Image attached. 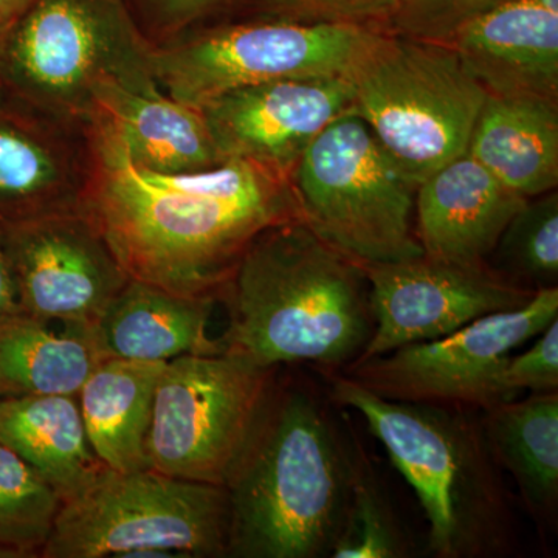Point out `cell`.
Returning <instances> with one entry per match:
<instances>
[{
	"mask_svg": "<svg viewBox=\"0 0 558 558\" xmlns=\"http://www.w3.org/2000/svg\"><path fill=\"white\" fill-rule=\"evenodd\" d=\"M344 78L352 113L414 185L464 156L487 92L447 43L374 28Z\"/></svg>",
	"mask_w": 558,
	"mask_h": 558,
	"instance_id": "5b68a950",
	"label": "cell"
},
{
	"mask_svg": "<svg viewBox=\"0 0 558 558\" xmlns=\"http://www.w3.org/2000/svg\"><path fill=\"white\" fill-rule=\"evenodd\" d=\"M447 44L488 95L558 100V13L508 0Z\"/></svg>",
	"mask_w": 558,
	"mask_h": 558,
	"instance_id": "e0dca14e",
	"label": "cell"
},
{
	"mask_svg": "<svg viewBox=\"0 0 558 558\" xmlns=\"http://www.w3.org/2000/svg\"><path fill=\"white\" fill-rule=\"evenodd\" d=\"M238 0H128L140 28L153 43L229 14Z\"/></svg>",
	"mask_w": 558,
	"mask_h": 558,
	"instance_id": "f546056e",
	"label": "cell"
},
{
	"mask_svg": "<svg viewBox=\"0 0 558 558\" xmlns=\"http://www.w3.org/2000/svg\"><path fill=\"white\" fill-rule=\"evenodd\" d=\"M153 47L128 0H33L3 33L0 86L58 116L90 121L102 84L160 94Z\"/></svg>",
	"mask_w": 558,
	"mask_h": 558,
	"instance_id": "8992f818",
	"label": "cell"
},
{
	"mask_svg": "<svg viewBox=\"0 0 558 558\" xmlns=\"http://www.w3.org/2000/svg\"><path fill=\"white\" fill-rule=\"evenodd\" d=\"M508 0H402L381 31L405 38L447 43L470 21Z\"/></svg>",
	"mask_w": 558,
	"mask_h": 558,
	"instance_id": "f1b7e54d",
	"label": "cell"
},
{
	"mask_svg": "<svg viewBox=\"0 0 558 558\" xmlns=\"http://www.w3.org/2000/svg\"><path fill=\"white\" fill-rule=\"evenodd\" d=\"M92 119L108 121L128 156L143 170L182 174L227 161L201 109L172 100L163 92L142 95L119 84H102L95 94Z\"/></svg>",
	"mask_w": 558,
	"mask_h": 558,
	"instance_id": "d6986e66",
	"label": "cell"
},
{
	"mask_svg": "<svg viewBox=\"0 0 558 558\" xmlns=\"http://www.w3.org/2000/svg\"><path fill=\"white\" fill-rule=\"evenodd\" d=\"M354 458L315 392L274 381L231 473L229 556L315 558L343 526Z\"/></svg>",
	"mask_w": 558,
	"mask_h": 558,
	"instance_id": "3957f363",
	"label": "cell"
},
{
	"mask_svg": "<svg viewBox=\"0 0 558 558\" xmlns=\"http://www.w3.org/2000/svg\"><path fill=\"white\" fill-rule=\"evenodd\" d=\"M94 165L90 121L58 116L0 86V227L84 211Z\"/></svg>",
	"mask_w": 558,
	"mask_h": 558,
	"instance_id": "5bb4252c",
	"label": "cell"
},
{
	"mask_svg": "<svg viewBox=\"0 0 558 558\" xmlns=\"http://www.w3.org/2000/svg\"><path fill=\"white\" fill-rule=\"evenodd\" d=\"M229 546L227 487L105 468L62 501L40 558L222 557Z\"/></svg>",
	"mask_w": 558,
	"mask_h": 558,
	"instance_id": "52a82bcc",
	"label": "cell"
},
{
	"mask_svg": "<svg viewBox=\"0 0 558 558\" xmlns=\"http://www.w3.org/2000/svg\"><path fill=\"white\" fill-rule=\"evenodd\" d=\"M523 196L464 154L418 183L414 227L424 255L447 263L487 264Z\"/></svg>",
	"mask_w": 558,
	"mask_h": 558,
	"instance_id": "2e32d148",
	"label": "cell"
},
{
	"mask_svg": "<svg viewBox=\"0 0 558 558\" xmlns=\"http://www.w3.org/2000/svg\"><path fill=\"white\" fill-rule=\"evenodd\" d=\"M301 219L362 264L424 255L414 227L416 189L355 113L333 120L290 175Z\"/></svg>",
	"mask_w": 558,
	"mask_h": 558,
	"instance_id": "ba28073f",
	"label": "cell"
},
{
	"mask_svg": "<svg viewBox=\"0 0 558 558\" xmlns=\"http://www.w3.org/2000/svg\"><path fill=\"white\" fill-rule=\"evenodd\" d=\"M94 178L84 213L132 279L220 299L264 230L301 218L286 175L248 160L182 174L137 167L117 131L92 119Z\"/></svg>",
	"mask_w": 558,
	"mask_h": 558,
	"instance_id": "6da1fadb",
	"label": "cell"
},
{
	"mask_svg": "<svg viewBox=\"0 0 558 558\" xmlns=\"http://www.w3.org/2000/svg\"><path fill=\"white\" fill-rule=\"evenodd\" d=\"M62 498L27 462L0 444V546L40 557Z\"/></svg>",
	"mask_w": 558,
	"mask_h": 558,
	"instance_id": "484cf974",
	"label": "cell"
},
{
	"mask_svg": "<svg viewBox=\"0 0 558 558\" xmlns=\"http://www.w3.org/2000/svg\"><path fill=\"white\" fill-rule=\"evenodd\" d=\"M108 357L94 328L57 325L21 314L0 319V398L76 396Z\"/></svg>",
	"mask_w": 558,
	"mask_h": 558,
	"instance_id": "603a6c76",
	"label": "cell"
},
{
	"mask_svg": "<svg viewBox=\"0 0 558 558\" xmlns=\"http://www.w3.org/2000/svg\"><path fill=\"white\" fill-rule=\"evenodd\" d=\"M7 27H9V24H2V22H0V43H2L3 33H5Z\"/></svg>",
	"mask_w": 558,
	"mask_h": 558,
	"instance_id": "e575fe53",
	"label": "cell"
},
{
	"mask_svg": "<svg viewBox=\"0 0 558 558\" xmlns=\"http://www.w3.org/2000/svg\"><path fill=\"white\" fill-rule=\"evenodd\" d=\"M0 444L36 470L62 501L105 469L87 439L76 396L0 398Z\"/></svg>",
	"mask_w": 558,
	"mask_h": 558,
	"instance_id": "44dd1931",
	"label": "cell"
},
{
	"mask_svg": "<svg viewBox=\"0 0 558 558\" xmlns=\"http://www.w3.org/2000/svg\"><path fill=\"white\" fill-rule=\"evenodd\" d=\"M20 296L11 269L9 252L0 229V319L21 314Z\"/></svg>",
	"mask_w": 558,
	"mask_h": 558,
	"instance_id": "1f68e13d",
	"label": "cell"
},
{
	"mask_svg": "<svg viewBox=\"0 0 558 558\" xmlns=\"http://www.w3.org/2000/svg\"><path fill=\"white\" fill-rule=\"evenodd\" d=\"M529 2L543 7V9L546 10L556 11V13H558V0H529Z\"/></svg>",
	"mask_w": 558,
	"mask_h": 558,
	"instance_id": "836d02e7",
	"label": "cell"
},
{
	"mask_svg": "<svg viewBox=\"0 0 558 558\" xmlns=\"http://www.w3.org/2000/svg\"><path fill=\"white\" fill-rule=\"evenodd\" d=\"M223 159L248 160L290 179L333 120L352 112L344 76L282 80L227 92L201 106Z\"/></svg>",
	"mask_w": 558,
	"mask_h": 558,
	"instance_id": "9a60e30c",
	"label": "cell"
},
{
	"mask_svg": "<svg viewBox=\"0 0 558 558\" xmlns=\"http://www.w3.org/2000/svg\"><path fill=\"white\" fill-rule=\"evenodd\" d=\"M558 318V289L517 310L486 315L439 339L351 363L344 376L385 399L487 411L517 399L502 381L512 352Z\"/></svg>",
	"mask_w": 558,
	"mask_h": 558,
	"instance_id": "8fae6325",
	"label": "cell"
},
{
	"mask_svg": "<svg viewBox=\"0 0 558 558\" xmlns=\"http://www.w3.org/2000/svg\"><path fill=\"white\" fill-rule=\"evenodd\" d=\"M333 402L362 414L416 492L436 557L475 556L502 534L505 501L492 472L483 427L468 411L374 395L344 374H329Z\"/></svg>",
	"mask_w": 558,
	"mask_h": 558,
	"instance_id": "277c9868",
	"label": "cell"
},
{
	"mask_svg": "<svg viewBox=\"0 0 558 558\" xmlns=\"http://www.w3.org/2000/svg\"><path fill=\"white\" fill-rule=\"evenodd\" d=\"M216 303L130 279L95 323L94 332L108 357L170 362L180 355L220 354L222 344L208 336Z\"/></svg>",
	"mask_w": 558,
	"mask_h": 558,
	"instance_id": "ac0fdd59",
	"label": "cell"
},
{
	"mask_svg": "<svg viewBox=\"0 0 558 558\" xmlns=\"http://www.w3.org/2000/svg\"><path fill=\"white\" fill-rule=\"evenodd\" d=\"M402 0H238L234 21H286L300 24L381 28Z\"/></svg>",
	"mask_w": 558,
	"mask_h": 558,
	"instance_id": "83f0119b",
	"label": "cell"
},
{
	"mask_svg": "<svg viewBox=\"0 0 558 558\" xmlns=\"http://www.w3.org/2000/svg\"><path fill=\"white\" fill-rule=\"evenodd\" d=\"M277 369L220 352L180 355L157 381L146 446L148 468L227 486L247 447Z\"/></svg>",
	"mask_w": 558,
	"mask_h": 558,
	"instance_id": "30bf717a",
	"label": "cell"
},
{
	"mask_svg": "<svg viewBox=\"0 0 558 558\" xmlns=\"http://www.w3.org/2000/svg\"><path fill=\"white\" fill-rule=\"evenodd\" d=\"M484 414L492 458L515 478L529 509L549 520L558 502V392L513 399Z\"/></svg>",
	"mask_w": 558,
	"mask_h": 558,
	"instance_id": "cb8c5ba5",
	"label": "cell"
},
{
	"mask_svg": "<svg viewBox=\"0 0 558 558\" xmlns=\"http://www.w3.org/2000/svg\"><path fill=\"white\" fill-rule=\"evenodd\" d=\"M219 301L229 307L222 352L264 369L299 362L344 369L373 336L362 264L301 218L255 238Z\"/></svg>",
	"mask_w": 558,
	"mask_h": 558,
	"instance_id": "7a4b0ae2",
	"label": "cell"
},
{
	"mask_svg": "<svg viewBox=\"0 0 558 558\" xmlns=\"http://www.w3.org/2000/svg\"><path fill=\"white\" fill-rule=\"evenodd\" d=\"M167 362L106 357L76 399L95 457L117 472L149 469L146 446L157 381Z\"/></svg>",
	"mask_w": 558,
	"mask_h": 558,
	"instance_id": "7402d4cb",
	"label": "cell"
},
{
	"mask_svg": "<svg viewBox=\"0 0 558 558\" xmlns=\"http://www.w3.org/2000/svg\"><path fill=\"white\" fill-rule=\"evenodd\" d=\"M362 267L374 329L355 362L449 336L486 315L524 306L538 292L521 288L488 264L465 266L422 255Z\"/></svg>",
	"mask_w": 558,
	"mask_h": 558,
	"instance_id": "7c38bea8",
	"label": "cell"
},
{
	"mask_svg": "<svg viewBox=\"0 0 558 558\" xmlns=\"http://www.w3.org/2000/svg\"><path fill=\"white\" fill-rule=\"evenodd\" d=\"M373 31L286 21L209 22L154 43V78L172 100L199 109L256 84L344 76Z\"/></svg>",
	"mask_w": 558,
	"mask_h": 558,
	"instance_id": "9c48e42d",
	"label": "cell"
},
{
	"mask_svg": "<svg viewBox=\"0 0 558 558\" xmlns=\"http://www.w3.org/2000/svg\"><path fill=\"white\" fill-rule=\"evenodd\" d=\"M33 0H0V22L2 24H10L11 21L16 20L17 16L27 9Z\"/></svg>",
	"mask_w": 558,
	"mask_h": 558,
	"instance_id": "d6a6232c",
	"label": "cell"
},
{
	"mask_svg": "<svg viewBox=\"0 0 558 558\" xmlns=\"http://www.w3.org/2000/svg\"><path fill=\"white\" fill-rule=\"evenodd\" d=\"M21 311L43 322L94 328L130 282L116 253L84 211L0 227Z\"/></svg>",
	"mask_w": 558,
	"mask_h": 558,
	"instance_id": "4fadbf2b",
	"label": "cell"
},
{
	"mask_svg": "<svg viewBox=\"0 0 558 558\" xmlns=\"http://www.w3.org/2000/svg\"><path fill=\"white\" fill-rule=\"evenodd\" d=\"M502 381L517 396L521 391L558 392V318L535 337L527 351L510 355Z\"/></svg>",
	"mask_w": 558,
	"mask_h": 558,
	"instance_id": "4dcf8cb0",
	"label": "cell"
},
{
	"mask_svg": "<svg viewBox=\"0 0 558 558\" xmlns=\"http://www.w3.org/2000/svg\"><path fill=\"white\" fill-rule=\"evenodd\" d=\"M347 513L333 558H398L405 556L402 535L363 465L354 462Z\"/></svg>",
	"mask_w": 558,
	"mask_h": 558,
	"instance_id": "4316f807",
	"label": "cell"
},
{
	"mask_svg": "<svg viewBox=\"0 0 558 558\" xmlns=\"http://www.w3.org/2000/svg\"><path fill=\"white\" fill-rule=\"evenodd\" d=\"M465 154L524 199L558 185V100L488 95Z\"/></svg>",
	"mask_w": 558,
	"mask_h": 558,
	"instance_id": "ffe728a7",
	"label": "cell"
},
{
	"mask_svg": "<svg viewBox=\"0 0 558 558\" xmlns=\"http://www.w3.org/2000/svg\"><path fill=\"white\" fill-rule=\"evenodd\" d=\"M492 269L521 288H557L558 194L532 197L509 220L492 252ZM488 258V259H490Z\"/></svg>",
	"mask_w": 558,
	"mask_h": 558,
	"instance_id": "d4e9b609",
	"label": "cell"
}]
</instances>
